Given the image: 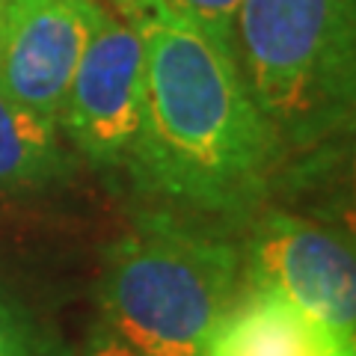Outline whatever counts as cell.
<instances>
[{
  "mask_svg": "<svg viewBox=\"0 0 356 356\" xmlns=\"http://www.w3.org/2000/svg\"><path fill=\"white\" fill-rule=\"evenodd\" d=\"M72 356H146V353L137 350L134 344H128L125 339H119L110 327L98 324L92 330V336L86 339L83 348L77 353H72Z\"/></svg>",
  "mask_w": 356,
  "mask_h": 356,
  "instance_id": "11",
  "label": "cell"
},
{
  "mask_svg": "<svg viewBox=\"0 0 356 356\" xmlns=\"http://www.w3.org/2000/svg\"><path fill=\"white\" fill-rule=\"evenodd\" d=\"M146 48L113 3H102L57 122L89 161L125 166L143 119Z\"/></svg>",
  "mask_w": 356,
  "mask_h": 356,
  "instance_id": "4",
  "label": "cell"
},
{
  "mask_svg": "<svg viewBox=\"0 0 356 356\" xmlns=\"http://www.w3.org/2000/svg\"><path fill=\"white\" fill-rule=\"evenodd\" d=\"M243 276L250 288L285 300L336 341L353 344L356 261L336 232L282 211L267 214L250 238Z\"/></svg>",
  "mask_w": 356,
  "mask_h": 356,
  "instance_id": "5",
  "label": "cell"
},
{
  "mask_svg": "<svg viewBox=\"0 0 356 356\" xmlns=\"http://www.w3.org/2000/svg\"><path fill=\"white\" fill-rule=\"evenodd\" d=\"M232 48L280 149L350 125L356 0H241Z\"/></svg>",
  "mask_w": 356,
  "mask_h": 356,
  "instance_id": "3",
  "label": "cell"
},
{
  "mask_svg": "<svg viewBox=\"0 0 356 356\" xmlns=\"http://www.w3.org/2000/svg\"><path fill=\"white\" fill-rule=\"evenodd\" d=\"M72 166L60 122L0 92V193L57 184Z\"/></svg>",
  "mask_w": 356,
  "mask_h": 356,
  "instance_id": "8",
  "label": "cell"
},
{
  "mask_svg": "<svg viewBox=\"0 0 356 356\" xmlns=\"http://www.w3.org/2000/svg\"><path fill=\"white\" fill-rule=\"evenodd\" d=\"M243 255L170 214H146L104 252V327L146 356H202L238 300Z\"/></svg>",
  "mask_w": 356,
  "mask_h": 356,
  "instance_id": "2",
  "label": "cell"
},
{
  "mask_svg": "<svg viewBox=\"0 0 356 356\" xmlns=\"http://www.w3.org/2000/svg\"><path fill=\"white\" fill-rule=\"evenodd\" d=\"M163 3L196 15L199 21H205L214 33H220V36H226L232 42V21H235L241 0H163Z\"/></svg>",
  "mask_w": 356,
  "mask_h": 356,
  "instance_id": "10",
  "label": "cell"
},
{
  "mask_svg": "<svg viewBox=\"0 0 356 356\" xmlns=\"http://www.w3.org/2000/svg\"><path fill=\"white\" fill-rule=\"evenodd\" d=\"M341 356H353V350H350V353H341Z\"/></svg>",
  "mask_w": 356,
  "mask_h": 356,
  "instance_id": "13",
  "label": "cell"
},
{
  "mask_svg": "<svg viewBox=\"0 0 356 356\" xmlns=\"http://www.w3.org/2000/svg\"><path fill=\"white\" fill-rule=\"evenodd\" d=\"M98 9V0H3L0 92L57 119Z\"/></svg>",
  "mask_w": 356,
  "mask_h": 356,
  "instance_id": "6",
  "label": "cell"
},
{
  "mask_svg": "<svg viewBox=\"0 0 356 356\" xmlns=\"http://www.w3.org/2000/svg\"><path fill=\"white\" fill-rule=\"evenodd\" d=\"M353 344L336 341L285 300L255 291L235 300L202 356H341Z\"/></svg>",
  "mask_w": 356,
  "mask_h": 356,
  "instance_id": "7",
  "label": "cell"
},
{
  "mask_svg": "<svg viewBox=\"0 0 356 356\" xmlns=\"http://www.w3.org/2000/svg\"><path fill=\"white\" fill-rule=\"evenodd\" d=\"M0 356H72L42 318L0 288Z\"/></svg>",
  "mask_w": 356,
  "mask_h": 356,
  "instance_id": "9",
  "label": "cell"
},
{
  "mask_svg": "<svg viewBox=\"0 0 356 356\" xmlns=\"http://www.w3.org/2000/svg\"><path fill=\"white\" fill-rule=\"evenodd\" d=\"M146 48L143 119L128 172L154 202L247 214L267 191L280 143L226 36L163 0H107Z\"/></svg>",
  "mask_w": 356,
  "mask_h": 356,
  "instance_id": "1",
  "label": "cell"
},
{
  "mask_svg": "<svg viewBox=\"0 0 356 356\" xmlns=\"http://www.w3.org/2000/svg\"><path fill=\"white\" fill-rule=\"evenodd\" d=\"M0 13H3V0H0Z\"/></svg>",
  "mask_w": 356,
  "mask_h": 356,
  "instance_id": "12",
  "label": "cell"
}]
</instances>
